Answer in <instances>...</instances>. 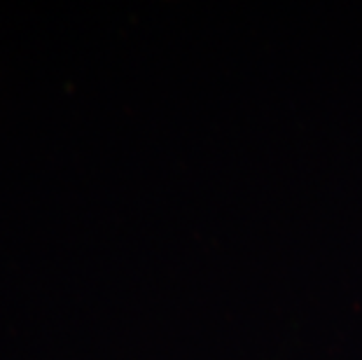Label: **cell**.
Listing matches in <instances>:
<instances>
[]
</instances>
